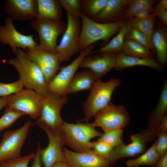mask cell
I'll use <instances>...</instances> for the list:
<instances>
[{"label": "cell", "instance_id": "cell-1", "mask_svg": "<svg viewBox=\"0 0 167 167\" xmlns=\"http://www.w3.org/2000/svg\"><path fill=\"white\" fill-rule=\"evenodd\" d=\"M15 57L8 61L18 72L19 79L25 88L32 89L43 97L47 93V84L41 70L27 56L24 51L18 49Z\"/></svg>", "mask_w": 167, "mask_h": 167}, {"label": "cell", "instance_id": "cell-2", "mask_svg": "<svg viewBox=\"0 0 167 167\" xmlns=\"http://www.w3.org/2000/svg\"><path fill=\"white\" fill-rule=\"evenodd\" d=\"M95 128L92 123L89 122L78 121L75 123H70L64 122L60 128L64 145H67L76 152L90 150V140L100 137L102 134Z\"/></svg>", "mask_w": 167, "mask_h": 167}, {"label": "cell", "instance_id": "cell-3", "mask_svg": "<svg viewBox=\"0 0 167 167\" xmlns=\"http://www.w3.org/2000/svg\"><path fill=\"white\" fill-rule=\"evenodd\" d=\"M81 29L79 38L80 50L97 41H106L118 32L124 21L109 23L96 22L83 13L81 18Z\"/></svg>", "mask_w": 167, "mask_h": 167}, {"label": "cell", "instance_id": "cell-4", "mask_svg": "<svg viewBox=\"0 0 167 167\" xmlns=\"http://www.w3.org/2000/svg\"><path fill=\"white\" fill-rule=\"evenodd\" d=\"M121 83L118 79H112L104 82L96 81L84 104V117L79 121L89 122L100 111L108 106L115 89Z\"/></svg>", "mask_w": 167, "mask_h": 167}, {"label": "cell", "instance_id": "cell-5", "mask_svg": "<svg viewBox=\"0 0 167 167\" xmlns=\"http://www.w3.org/2000/svg\"><path fill=\"white\" fill-rule=\"evenodd\" d=\"M67 101L66 96L48 92L42 97L40 115L34 124L41 128L45 127L54 130L60 129L64 122L61 116L60 111Z\"/></svg>", "mask_w": 167, "mask_h": 167}, {"label": "cell", "instance_id": "cell-6", "mask_svg": "<svg viewBox=\"0 0 167 167\" xmlns=\"http://www.w3.org/2000/svg\"><path fill=\"white\" fill-rule=\"evenodd\" d=\"M160 128H148L131 136V143H123L113 148L108 158L110 164L126 157L134 156L141 154L145 150L147 144L157 137Z\"/></svg>", "mask_w": 167, "mask_h": 167}, {"label": "cell", "instance_id": "cell-7", "mask_svg": "<svg viewBox=\"0 0 167 167\" xmlns=\"http://www.w3.org/2000/svg\"><path fill=\"white\" fill-rule=\"evenodd\" d=\"M33 125L28 121L20 127L4 133L0 143V163L21 157V149Z\"/></svg>", "mask_w": 167, "mask_h": 167}, {"label": "cell", "instance_id": "cell-8", "mask_svg": "<svg viewBox=\"0 0 167 167\" xmlns=\"http://www.w3.org/2000/svg\"><path fill=\"white\" fill-rule=\"evenodd\" d=\"M30 25L37 32L39 37V46L47 50L54 51L57 46L58 37L63 35L67 24L63 21L53 20L36 18L31 21Z\"/></svg>", "mask_w": 167, "mask_h": 167}, {"label": "cell", "instance_id": "cell-9", "mask_svg": "<svg viewBox=\"0 0 167 167\" xmlns=\"http://www.w3.org/2000/svg\"><path fill=\"white\" fill-rule=\"evenodd\" d=\"M67 27L59 44L54 51L63 62L68 60L80 50L79 38L81 29L80 18L66 13Z\"/></svg>", "mask_w": 167, "mask_h": 167}, {"label": "cell", "instance_id": "cell-10", "mask_svg": "<svg viewBox=\"0 0 167 167\" xmlns=\"http://www.w3.org/2000/svg\"><path fill=\"white\" fill-rule=\"evenodd\" d=\"M28 57L35 62L42 71L47 85L60 68L63 61L54 51L46 50L37 44L24 51Z\"/></svg>", "mask_w": 167, "mask_h": 167}, {"label": "cell", "instance_id": "cell-11", "mask_svg": "<svg viewBox=\"0 0 167 167\" xmlns=\"http://www.w3.org/2000/svg\"><path fill=\"white\" fill-rule=\"evenodd\" d=\"M95 46V45L93 44L81 50L79 56L70 64L60 68L59 72L48 84V92L62 96H66L68 86L79 68L81 62Z\"/></svg>", "mask_w": 167, "mask_h": 167}, {"label": "cell", "instance_id": "cell-12", "mask_svg": "<svg viewBox=\"0 0 167 167\" xmlns=\"http://www.w3.org/2000/svg\"><path fill=\"white\" fill-rule=\"evenodd\" d=\"M42 99V97L33 90L24 88L9 96L6 107L28 115L32 119H37L40 113Z\"/></svg>", "mask_w": 167, "mask_h": 167}, {"label": "cell", "instance_id": "cell-13", "mask_svg": "<svg viewBox=\"0 0 167 167\" xmlns=\"http://www.w3.org/2000/svg\"><path fill=\"white\" fill-rule=\"evenodd\" d=\"M94 117L93 125L101 128L104 132L114 129H122L128 124L130 119L123 106L114 105L111 102Z\"/></svg>", "mask_w": 167, "mask_h": 167}, {"label": "cell", "instance_id": "cell-14", "mask_svg": "<svg viewBox=\"0 0 167 167\" xmlns=\"http://www.w3.org/2000/svg\"><path fill=\"white\" fill-rule=\"evenodd\" d=\"M46 133L49 139L48 146L44 149H41V159L44 167H52L55 163L65 162L63 152L64 144L60 128L54 130L43 127L41 128Z\"/></svg>", "mask_w": 167, "mask_h": 167}, {"label": "cell", "instance_id": "cell-15", "mask_svg": "<svg viewBox=\"0 0 167 167\" xmlns=\"http://www.w3.org/2000/svg\"><path fill=\"white\" fill-rule=\"evenodd\" d=\"M13 20L8 17L5 19V26L0 25V42L2 44L9 45L13 54L15 55L18 49L21 48L25 51L37 44L33 35H25L18 32L13 24Z\"/></svg>", "mask_w": 167, "mask_h": 167}, {"label": "cell", "instance_id": "cell-16", "mask_svg": "<svg viewBox=\"0 0 167 167\" xmlns=\"http://www.w3.org/2000/svg\"><path fill=\"white\" fill-rule=\"evenodd\" d=\"M4 11L13 19L31 21L37 17L36 0H6Z\"/></svg>", "mask_w": 167, "mask_h": 167}, {"label": "cell", "instance_id": "cell-17", "mask_svg": "<svg viewBox=\"0 0 167 167\" xmlns=\"http://www.w3.org/2000/svg\"><path fill=\"white\" fill-rule=\"evenodd\" d=\"M96 55L85 56L81 62L79 68H88L94 75L97 80L113 68L116 65V54L102 53Z\"/></svg>", "mask_w": 167, "mask_h": 167}, {"label": "cell", "instance_id": "cell-18", "mask_svg": "<svg viewBox=\"0 0 167 167\" xmlns=\"http://www.w3.org/2000/svg\"><path fill=\"white\" fill-rule=\"evenodd\" d=\"M63 152L66 162L72 167H107L110 164L107 159L98 155L92 150L79 152L64 147Z\"/></svg>", "mask_w": 167, "mask_h": 167}, {"label": "cell", "instance_id": "cell-19", "mask_svg": "<svg viewBox=\"0 0 167 167\" xmlns=\"http://www.w3.org/2000/svg\"><path fill=\"white\" fill-rule=\"evenodd\" d=\"M131 0H108L104 8L92 18L100 23H109L122 20Z\"/></svg>", "mask_w": 167, "mask_h": 167}, {"label": "cell", "instance_id": "cell-20", "mask_svg": "<svg viewBox=\"0 0 167 167\" xmlns=\"http://www.w3.org/2000/svg\"><path fill=\"white\" fill-rule=\"evenodd\" d=\"M116 70L120 71L125 68L135 66H145L153 69L161 71L162 67L153 58H140L127 56L121 52L116 54Z\"/></svg>", "mask_w": 167, "mask_h": 167}, {"label": "cell", "instance_id": "cell-21", "mask_svg": "<svg viewBox=\"0 0 167 167\" xmlns=\"http://www.w3.org/2000/svg\"><path fill=\"white\" fill-rule=\"evenodd\" d=\"M97 80L90 70H85L76 73L67 88L66 95L85 90L90 91Z\"/></svg>", "mask_w": 167, "mask_h": 167}, {"label": "cell", "instance_id": "cell-22", "mask_svg": "<svg viewBox=\"0 0 167 167\" xmlns=\"http://www.w3.org/2000/svg\"><path fill=\"white\" fill-rule=\"evenodd\" d=\"M152 42L156 52L157 62L161 64L165 63L167 60V34L165 27L158 24L157 28L152 33Z\"/></svg>", "mask_w": 167, "mask_h": 167}, {"label": "cell", "instance_id": "cell-23", "mask_svg": "<svg viewBox=\"0 0 167 167\" xmlns=\"http://www.w3.org/2000/svg\"><path fill=\"white\" fill-rule=\"evenodd\" d=\"M131 27V20L127 19L124 21L116 36L108 44L97 50L92 51L88 54L97 53H109L115 54L122 52L125 36Z\"/></svg>", "mask_w": 167, "mask_h": 167}, {"label": "cell", "instance_id": "cell-24", "mask_svg": "<svg viewBox=\"0 0 167 167\" xmlns=\"http://www.w3.org/2000/svg\"><path fill=\"white\" fill-rule=\"evenodd\" d=\"M36 1L38 8L36 18L61 20L62 13L59 0H36Z\"/></svg>", "mask_w": 167, "mask_h": 167}, {"label": "cell", "instance_id": "cell-25", "mask_svg": "<svg viewBox=\"0 0 167 167\" xmlns=\"http://www.w3.org/2000/svg\"><path fill=\"white\" fill-rule=\"evenodd\" d=\"M167 110V83L163 84L158 103L149 120L148 127L158 128L161 120L166 114Z\"/></svg>", "mask_w": 167, "mask_h": 167}, {"label": "cell", "instance_id": "cell-26", "mask_svg": "<svg viewBox=\"0 0 167 167\" xmlns=\"http://www.w3.org/2000/svg\"><path fill=\"white\" fill-rule=\"evenodd\" d=\"M156 141L146 152L138 157L127 160L125 164L126 167H138L147 165L152 167L161 157L157 150Z\"/></svg>", "mask_w": 167, "mask_h": 167}, {"label": "cell", "instance_id": "cell-27", "mask_svg": "<svg viewBox=\"0 0 167 167\" xmlns=\"http://www.w3.org/2000/svg\"><path fill=\"white\" fill-rule=\"evenodd\" d=\"M122 52L125 55L140 58H151L153 54L148 48L132 40L125 39Z\"/></svg>", "mask_w": 167, "mask_h": 167}, {"label": "cell", "instance_id": "cell-28", "mask_svg": "<svg viewBox=\"0 0 167 167\" xmlns=\"http://www.w3.org/2000/svg\"><path fill=\"white\" fill-rule=\"evenodd\" d=\"M156 16L153 12L149 17L144 19L138 20L133 18L130 19L131 26L141 31L147 37L153 47L152 42V36Z\"/></svg>", "mask_w": 167, "mask_h": 167}, {"label": "cell", "instance_id": "cell-29", "mask_svg": "<svg viewBox=\"0 0 167 167\" xmlns=\"http://www.w3.org/2000/svg\"><path fill=\"white\" fill-rule=\"evenodd\" d=\"M108 0H82L83 13L91 19L100 13L105 6Z\"/></svg>", "mask_w": 167, "mask_h": 167}, {"label": "cell", "instance_id": "cell-30", "mask_svg": "<svg viewBox=\"0 0 167 167\" xmlns=\"http://www.w3.org/2000/svg\"><path fill=\"white\" fill-rule=\"evenodd\" d=\"M155 2L156 1L153 0H131L126 11L125 19H130L142 11L153 8Z\"/></svg>", "mask_w": 167, "mask_h": 167}, {"label": "cell", "instance_id": "cell-31", "mask_svg": "<svg viewBox=\"0 0 167 167\" xmlns=\"http://www.w3.org/2000/svg\"><path fill=\"white\" fill-rule=\"evenodd\" d=\"M159 127L160 131L156 141V147L157 151L162 156L167 153V116L166 114L160 122Z\"/></svg>", "mask_w": 167, "mask_h": 167}, {"label": "cell", "instance_id": "cell-32", "mask_svg": "<svg viewBox=\"0 0 167 167\" xmlns=\"http://www.w3.org/2000/svg\"><path fill=\"white\" fill-rule=\"evenodd\" d=\"M122 129H114L104 132L98 140L106 143L113 148L124 143Z\"/></svg>", "mask_w": 167, "mask_h": 167}, {"label": "cell", "instance_id": "cell-33", "mask_svg": "<svg viewBox=\"0 0 167 167\" xmlns=\"http://www.w3.org/2000/svg\"><path fill=\"white\" fill-rule=\"evenodd\" d=\"M61 7L64 8L66 13L80 18L83 14L82 0H59Z\"/></svg>", "mask_w": 167, "mask_h": 167}, {"label": "cell", "instance_id": "cell-34", "mask_svg": "<svg viewBox=\"0 0 167 167\" xmlns=\"http://www.w3.org/2000/svg\"><path fill=\"white\" fill-rule=\"evenodd\" d=\"M23 113L6 107L4 113L0 118V132L10 127Z\"/></svg>", "mask_w": 167, "mask_h": 167}, {"label": "cell", "instance_id": "cell-35", "mask_svg": "<svg viewBox=\"0 0 167 167\" xmlns=\"http://www.w3.org/2000/svg\"><path fill=\"white\" fill-rule=\"evenodd\" d=\"M125 39L134 40L149 49L153 54L155 51L153 47L151 44L145 36L139 30L131 26L126 33Z\"/></svg>", "mask_w": 167, "mask_h": 167}, {"label": "cell", "instance_id": "cell-36", "mask_svg": "<svg viewBox=\"0 0 167 167\" xmlns=\"http://www.w3.org/2000/svg\"><path fill=\"white\" fill-rule=\"evenodd\" d=\"M24 87L19 79L11 83L0 82V97L9 96L16 93L23 89Z\"/></svg>", "mask_w": 167, "mask_h": 167}, {"label": "cell", "instance_id": "cell-37", "mask_svg": "<svg viewBox=\"0 0 167 167\" xmlns=\"http://www.w3.org/2000/svg\"><path fill=\"white\" fill-rule=\"evenodd\" d=\"M90 149L98 155L108 160L109 155L113 148L105 142L98 140L90 142L89 144Z\"/></svg>", "mask_w": 167, "mask_h": 167}, {"label": "cell", "instance_id": "cell-38", "mask_svg": "<svg viewBox=\"0 0 167 167\" xmlns=\"http://www.w3.org/2000/svg\"><path fill=\"white\" fill-rule=\"evenodd\" d=\"M34 153L17 159L9 160L0 163V167H28L30 161L33 159Z\"/></svg>", "mask_w": 167, "mask_h": 167}, {"label": "cell", "instance_id": "cell-39", "mask_svg": "<svg viewBox=\"0 0 167 167\" xmlns=\"http://www.w3.org/2000/svg\"><path fill=\"white\" fill-rule=\"evenodd\" d=\"M153 12V8L145 9L135 14L133 18L138 20L144 19L149 17Z\"/></svg>", "mask_w": 167, "mask_h": 167}, {"label": "cell", "instance_id": "cell-40", "mask_svg": "<svg viewBox=\"0 0 167 167\" xmlns=\"http://www.w3.org/2000/svg\"><path fill=\"white\" fill-rule=\"evenodd\" d=\"M41 149L40 144L39 143H38L37 148L36 152L33 158V160L32 165L30 167H41V162L40 157V150Z\"/></svg>", "mask_w": 167, "mask_h": 167}, {"label": "cell", "instance_id": "cell-41", "mask_svg": "<svg viewBox=\"0 0 167 167\" xmlns=\"http://www.w3.org/2000/svg\"><path fill=\"white\" fill-rule=\"evenodd\" d=\"M157 16L162 24L165 27L167 26V9H165L154 12Z\"/></svg>", "mask_w": 167, "mask_h": 167}, {"label": "cell", "instance_id": "cell-42", "mask_svg": "<svg viewBox=\"0 0 167 167\" xmlns=\"http://www.w3.org/2000/svg\"><path fill=\"white\" fill-rule=\"evenodd\" d=\"M153 9L154 12L163 10L167 9V0L160 1L153 7Z\"/></svg>", "mask_w": 167, "mask_h": 167}, {"label": "cell", "instance_id": "cell-43", "mask_svg": "<svg viewBox=\"0 0 167 167\" xmlns=\"http://www.w3.org/2000/svg\"><path fill=\"white\" fill-rule=\"evenodd\" d=\"M153 167H167V153L161 156Z\"/></svg>", "mask_w": 167, "mask_h": 167}, {"label": "cell", "instance_id": "cell-44", "mask_svg": "<svg viewBox=\"0 0 167 167\" xmlns=\"http://www.w3.org/2000/svg\"><path fill=\"white\" fill-rule=\"evenodd\" d=\"M9 100V96L0 97V111L7 106Z\"/></svg>", "mask_w": 167, "mask_h": 167}, {"label": "cell", "instance_id": "cell-45", "mask_svg": "<svg viewBox=\"0 0 167 167\" xmlns=\"http://www.w3.org/2000/svg\"><path fill=\"white\" fill-rule=\"evenodd\" d=\"M52 167H72L65 162H59L55 163Z\"/></svg>", "mask_w": 167, "mask_h": 167}]
</instances>
